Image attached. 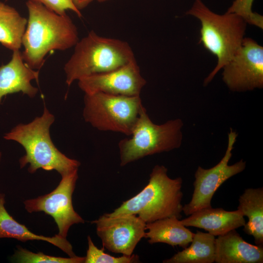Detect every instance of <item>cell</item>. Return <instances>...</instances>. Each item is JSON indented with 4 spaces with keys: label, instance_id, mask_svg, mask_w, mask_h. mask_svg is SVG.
Instances as JSON below:
<instances>
[{
    "label": "cell",
    "instance_id": "cell-1",
    "mask_svg": "<svg viewBox=\"0 0 263 263\" xmlns=\"http://www.w3.org/2000/svg\"><path fill=\"white\" fill-rule=\"evenodd\" d=\"M26 5L28 19L21 55L30 68L39 70L49 52L64 51L75 46L79 40L78 30L67 14L58 15L32 0H28Z\"/></svg>",
    "mask_w": 263,
    "mask_h": 263
},
{
    "label": "cell",
    "instance_id": "cell-2",
    "mask_svg": "<svg viewBox=\"0 0 263 263\" xmlns=\"http://www.w3.org/2000/svg\"><path fill=\"white\" fill-rule=\"evenodd\" d=\"M54 121V115L44 105L41 116L29 123L18 124L5 134V139L16 141L25 150V155L19 160L20 168L29 165L30 173L39 169L55 170L61 177L78 170L80 163L62 153L52 141L50 128Z\"/></svg>",
    "mask_w": 263,
    "mask_h": 263
},
{
    "label": "cell",
    "instance_id": "cell-3",
    "mask_svg": "<svg viewBox=\"0 0 263 263\" xmlns=\"http://www.w3.org/2000/svg\"><path fill=\"white\" fill-rule=\"evenodd\" d=\"M182 179H172L164 166L157 165L149 183L138 194L124 201L109 216L134 214L146 224L167 217H182Z\"/></svg>",
    "mask_w": 263,
    "mask_h": 263
},
{
    "label": "cell",
    "instance_id": "cell-4",
    "mask_svg": "<svg viewBox=\"0 0 263 263\" xmlns=\"http://www.w3.org/2000/svg\"><path fill=\"white\" fill-rule=\"evenodd\" d=\"M74 47L64 67L69 86L75 80L114 70L135 59L128 42L100 36L94 31L79 39Z\"/></svg>",
    "mask_w": 263,
    "mask_h": 263
},
{
    "label": "cell",
    "instance_id": "cell-5",
    "mask_svg": "<svg viewBox=\"0 0 263 263\" xmlns=\"http://www.w3.org/2000/svg\"><path fill=\"white\" fill-rule=\"evenodd\" d=\"M186 15L200 20L199 43L217 58L216 66L204 80V85H207L240 47L247 23L235 14L225 12L219 15L213 12L202 0H195Z\"/></svg>",
    "mask_w": 263,
    "mask_h": 263
},
{
    "label": "cell",
    "instance_id": "cell-6",
    "mask_svg": "<svg viewBox=\"0 0 263 263\" xmlns=\"http://www.w3.org/2000/svg\"><path fill=\"white\" fill-rule=\"evenodd\" d=\"M182 120H169L157 125L152 122L143 106L130 138L118 143L120 165L124 166L145 156L180 148L182 141Z\"/></svg>",
    "mask_w": 263,
    "mask_h": 263
},
{
    "label": "cell",
    "instance_id": "cell-7",
    "mask_svg": "<svg viewBox=\"0 0 263 263\" xmlns=\"http://www.w3.org/2000/svg\"><path fill=\"white\" fill-rule=\"evenodd\" d=\"M143 106L140 96L85 94L83 117L99 131L130 136Z\"/></svg>",
    "mask_w": 263,
    "mask_h": 263
},
{
    "label": "cell",
    "instance_id": "cell-8",
    "mask_svg": "<svg viewBox=\"0 0 263 263\" xmlns=\"http://www.w3.org/2000/svg\"><path fill=\"white\" fill-rule=\"evenodd\" d=\"M237 136L236 132L230 129L228 133V144L225 154L217 165L208 169L198 166L194 174L192 198L188 204L183 206L182 211L186 215H190L197 210L212 207V198L221 185L245 169L246 162L243 159L233 165H228Z\"/></svg>",
    "mask_w": 263,
    "mask_h": 263
},
{
    "label": "cell",
    "instance_id": "cell-9",
    "mask_svg": "<svg viewBox=\"0 0 263 263\" xmlns=\"http://www.w3.org/2000/svg\"><path fill=\"white\" fill-rule=\"evenodd\" d=\"M77 171L62 176L58 186L49 193L23 202L29 213L42 211L52 217L57 226L58 234L64 238H66L71 226L85 222L75 210L72 202L78 179Z\"/></svg>",
    "mask_w": 263,
    "mask_h": 263
},
{
    "label": "cell",
    "instance_id": "cell-10",
    "mask_svg": "<svg viewBox=\"0 0 263 263\" xmlns=\"http://www.w3.org/2000/svg\"><path fill=\"white\" fill-rule=\"evenodd\" d=\"M222 79L233 92L263 87V47L250 38H244L231 59L223 67Z\"/></svg>",
    "mask_w": 263,
    "mask_h": 263
},
{
    "label": "cell",
    "instance_id": "cell-11",
    "mask_svg": "<svg viewBox=\"0 0 263 263\" xmlns=\"http://www.w3.org/2000/svg\"><path fill=\"white\" fill-rule=\"evenodd\" d=\"M103 247L111 252L131 256L145 237L146 223L134 214L109 216L104 214L92 222Z\"/></svg>",
    "mask_w": 263,
    "mask_h": 263
},
{
    "label": "cell",
    "instance_id": "cell-12",
    "mask_svg": "<svg viewBox=\"0 0 263 263\" xmlns=\"http://www.w3.org/2000/svg\"><path fill=\"white\" fill-rule=\"evenodd\" d=\"M146 83L136 59L114 70L78 80L79 88L86 94L102 92L130 96H140Z\"/></svg>",
    "mask_w": 263,
    "mask_h": 263
},
{
    "label": "cell",
    "instance_id": "cell-13",
    "mask_svg": "<svg viewBox=\"0 0 263 263\" xmlns=\"http://www.w3.org/2000/svg\"><path fill=\"white\" fill-rule=\"evenodd\" d=\"M38 77L39 70L32 69L24 61L19 50L13 51L10 61L0 66V104L8 94L21 92L34 97L38 89L31 82L36 80L38 83Z\"/></svg>",
    "mask_w": 263,
    "mask_h": 263
},
{
    "label": "cell",
    "instance_id": "cell-14",
    "mask_svg": "<svg viewBox=\"0 0 263 263\" xmlns=\"http://www.w3.org/2000/svg\"><path fill=\"white\" fill-rule=\"evenodd\" d=\"M185 226L204 229L216 236L244 226L246 222L240 211H226L222 208L212 207L197 210L188 217L180 220Z\"/></svg>",
    "mask_w": 263,
    "mask_h": 263
},
{
    "label": "cell",
    "instance_id": "cell-15",
    "mask_svg": "<svg viewBox=\"0 0 263 263\" xmlns=\"http://www.w3.org/2000/svg\"><path fill=\"white\" fill-rule=\"evenodd\" d=\"M216 263H262L263 245L245 241L233 229L215 239Z\"/></svg>",
    "mask_w": 263,
    "mask_h": 263
},
{
    "label": "cell",
    "instance_id": "cell-16",
    "mask_svg": "<svg viewBox=\"0 0 263 263\" xmlns=\"http://www.w3.org/2000/svg\"><path fill=\"white\" fill-rule=\"evenodd\" d=\"M5 203V195L2 194L0 196V238H13L23 242L29 240L43 241L57 247L69 257L76 256L66 238L58 234L53 237H46L32 232L8 213L4 207Z\"/></svg>",
    "mask_w": 263,
    "mask_h": 263
},
{
    "label": "cell",
    "instance_id": "cell-17",
    "mask_svg": "<svg viewBox=\"0 0 263 263\" xmlns=\"http://www.w3.org/2000/svg\"><path fill=\"white\" fill-rule=\"evenodd\" d=\"M145 238L150 244L162 243L183 248L191 242L194 233L175 217H167L147 223Z\"/></svg>",
    "mask_w": 263,
    "mask_h": 263
},
{
    "label": "cell",
    "instance_id": "cell-18",
    "mask_svg": "<svg viewBox=\"0 0 263 263\" xmlns=\"http://www.w3.org/2000/svg\"><path fill=\"white\" fill-rule=\"evenodd\" d=\"M239 202L237 209L248 220L243 230L254 237L256 245H263V188L246 189Z\"/></svg>",
    "mask_w": 263,
    "mask_h": 263
},
{
    "label": "cell",
    "instance_id": "cell-19",
    "mask_svg": "<svg viewBox=\"0 0 263 263\" xmlns=\"http://www.w3.org/2000/svg\"><path fill=\"white\" fill-rule=\"evenodd\" d=\"M215 236L197 230L191 244L164 260V263H212L215 256Z\"/></svg>",
    "mask_w": 263,
    "mask_h": 263
},
{
    "label": "cell",
    "instance_id": "cell-20",
    "mask_svg": "<svg viewBox=\"0 0 263 263\" xmlns=\"http://www.w3.org/2000/svg\"><path fill=\"white\" fill-rule=\"evenodd\" d=\"M27 19L14 7L0 1V43L12 51L19 50Z\"/></svg>",
    "mask_w": 263,
    "mask_h": 263
},
{
    "label": "cell",
    "instance_id": "cell-21",
    "mask_svg": "<svg viewBox=\"0 0 263 263\" xmlns=\"http://www.w3.org/2000/svg\"><path fill=\"white\" fill-rule=\"evenodd\" d=\"M13 261L20 263H83L85 257L68 258L52 256L42 252L34 253L20 246H17L12 257Z\"/></svg>",
    "mask_w": 263,
    "mask_h": 263
},
{
    "label": "cell",
    "instance_id": "cell-22",
    "mask_svg": "<svg viewBox=\"0 0 263 263\" xmlns=\"http://www.w3.org/2000/svg\"><path fill=\"white\" fill-rule=\"evenodd\" d=\"M88 248L84 263H139V258L136 255H123L114 257L105 253L104 248L99 249L94 244L90 236L87 237Z\"/></svg>",
    "mask_w": 263,
    "mask_h": 263
},
{
    "label": "cell",
    "instance_id": "cell-23",
    "mask_svg": "<svg viewBox=\"0 0 263 263\" xmlns=\"http://www.w3.org/2000/svg\"><path fill=\"white\" fill-rule=\"evenodd\" d=\"M254 0H234L226 13L235 14L243 19L247 24L263 29V17L252 11Z\"/></svg>",
    "mask_w": 263,
    "mask_h": 263
},
{
    "label": "cell",
    "instance_id": "cell-24",
    "mask_svg": "<svg viewBox=\"0 0 263 263\" xmlns=\"http://www.w3.org/2000/svg\"><path fill=\"white\" fill-rule=\"evenodd\" d=\"M43 5L47 8L56 13L64 15L66 14L67 10L75 12L79 17L81 13L75 6L73 0H32Z\"/></svg>",
    "mask_w": 263,
    "mask_h": 263
},
{
    "label": "cell",
    "instance_id": "cell-25",
    "mask_svg": "<svg viewBox=\"0 0 263 263\" xmlns=\"http://www.w3.org/2000/svg\"><path fill=\"white\" fill-rule=\"evenodd\" d=\"M75 6L79 10L86 7L94 0H73Z\"/></svg>",
    "mask_w": 263,
    "mask_h": 263
},
{
    "label": "cell",
    "instance_id": "cell-26",
    "mask_svg": "<svg viewBox=\"0 0 263 263\" xmlns=\"http://www.w3.org/2000/svg\"><path fill=\"white\" fill-rule=\"evenodd\" d=\"M96 0L99 2H105V1L110 0Z\"/></svg>",
    "mask_w": 263,
    "mask_h": 263
},
{
    "label": "cell",
    "instance_id": "cell-27",
    "mask_svg": "<svg viewBox=\"0 0 263 263\" xmlns=\"http://www.w3.org/2000/svg\"><path fill=\"white\" fill-rule=\"evenodd\" d=\"M1 156H2V154H1V152L0 151V162L1 161Z\"/></svg>",
    "mask_w": 263,
    "mask_h": 263
},
{
    "label": "cell",
    "instance_id": "cell-28",
    "mask_svg": "<svg viewBox=\"0 0 263 263\" xmlns=\"http://www.w3.org/2000/svg\"><path fill=\"white\" fill-rule=\"evenodd\" d=\"M2 194L0 193V196Z\"/></svg>",
    "mask_w": 263,
    "mask_h": 263
},
{
    "label": "cell",
    "instance_id": "cell-29",
    "mask_svg": "<svg viewBox=\"0 0 263 263\" xmlns=\"http://www.w3.org/2000/svg\"><path fill=\"white\" fill-rule=\"evenodd\" d=\"M6 0H5V1H6Z\"/></svg>",
    "mask_w": 263,
    "mask_h": 263
}]
</instances>
